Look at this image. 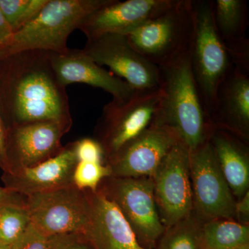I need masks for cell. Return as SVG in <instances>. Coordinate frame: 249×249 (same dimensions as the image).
<instances>
[{"mask_svg": "<svg viewBox=\"0 0 249 249\" xmlns=\"http://www.w3.org/2000/svg\"><path fill=\"white\" fill-rule=\"evenodd\" d=\"M0 111L6 128L43 121L71 127L66 88L55 76L49 52L27 51L0 59Z\"/></svg>", "mask_w": 249, "mask_h": 249, "instance_id": "obj_1", "label": "cell"}, {"mask_svg": "<svg viewBox=\"0 0 249 249\" xmlns=\"http://www.w3.org/2000/svg\"><path fill=\"white\" fill-rule=\"evenodd\" d=\"M190 51L159 67L160 99L155 124L173 131L191 153L208 142L213 127L195 82Z\"/></svg>", "mask_w": 249, "mask_h": 249, "instance_id": "obj_2", "label": "cell"}, {"mask_svg": "<svg viewBox=\"0 0 249 249\" xmlns=\"http://www.w3.org/2000/svg\"><path fill=\"white\" fill-rule=\"evenodd\" d=\"M111 0H48L25 27L13 34L0 49V59L27 51L61 53L68 49L70 34L86 16Z\"/></svg>", "mask_w": 249, "mask_h": 249, "instance_id": "obj_3", "label": "cell"}, {"mask_svg": "<svg viewBox=\"0 0 249 249\" xmlns=\"http://www.w3.org/2000/svg\"><path fill=\"white\" fill-rule=\"evenodd\" d=\"M195 27L193 0H173L166 9L126 37L142 57L161 67L191 50Z\"/></svg>", "mask_w": 249, "mask_h": 249, "instance_id": "obj_4", "label": "cell"}, {"mask_svg": "<svg viewBox=\"0 0 249 249\" xmlns=\"http://www.w3.org/2000/svg\"><path fill=\"white\" fill-rule=\"evenodd\" d=\"M193 6L196 27L190 61L201 102L209 119L218 88L234 63L214 26L213 0H193Z\"/></svg>", "mask_w": 249, "mask_h": 249, "instance_id": "obj_5", "label": "cell"}, {"mask_svg": "<svg viewBox=\"0 0 249 249\" xmlns=\"http://www.w3.org/2000/svg\"><path fill=\"white\" fill-rule=\"evenodd\" d=\"M160 92H136L128 101H112L103 107L95 128V140L107 161L123 147L155 124L160 109Z\"/></svg>", "mask_w": 249, "mask_h": 249, "instance_id": "obj_6", "label": "cell"}, {"mask_svg": "<svg viewBox=\"0 0 249 249\" xmlns=\"http://www.w3.org/2000/svg\"><path fill=\"white\" fill-rule=\"evenodd\" d=\"M98 190L120 210L142 248L155 249L165 228L157 211L152 178L110 176Z\"/></svg>", "mask_w": 249, "mask_h": 249, "instance_id": "obj_7", "label": "cell"}, {"mask_svg": "<svg viewBox=\"0 0 249 249\" xmlns=\"http://www.w3.org/2000/svg\"><path fill=\"white\" fill-rule=\"evenodd\" d=\"M25 209L33 226L49 237L84 232L89 220L88 193L73 185L27 196Z\"/></svg>", "mask_w": 249, "mask_h": 249, "instance_id": "obj_8", "label": "cell"}, {"mask_svg": "<svg viewBox=\"0 0 249 249\" xmlns=\"http://www.w3.org/2000/svg\"><path fill=\"white\" fill-rule=\"evenodd\" d=\"M152 178L157 211L165 229L193 212L190 152L182 142L174 145Z\"/></svg>", "mask_w": 249, "mask_h": 249, "instance_id": "obj_9", "label": "cell"}, {"mask_svg": "<svg viewBox=\"0 0 249 249\" xmlns=\"http://www.w3.org/2000/svg\"><path fill=\"white\" fill-rule=\"evenodd\" d=\"M193 212L203 222L235 219L236 201L208 141L190 153Z\"/></svg>", "mask_w": 249, "mask_h": 249, "instance_id": "obj_10", "label": "cell"}, {"mask_svg": "<svg viewBox=\"0 0 249 249\" xmlns=\"http://www.w3.org/2000/svg\"><path fill=\"white\" fill-rule=\"evenodd\" d=\"M100 66L106 65L115 76L137 92L157 91L160 67L142 57L129 44L126 36L106 34L88 40L83 49Z\"/></svg>", "mask_w": 249, "mask_h": 249, "instance_id": "obj_11", "label": "cell"}, {"mask_svg": "<svg viewBox=\"0 0 249 249\" xmlns=\"http://www.w3.org/2000/svg\"><path fill=\"white\" fill-rule=\"evenodd\" d=\"M70 129V126L55 121L8 127L6 156L10 173L39 164L56 155L63 148L62 137Z\"/></svg>", "mask_w": 249, "mask_h": 249, "instance_id": "obj_12", "label": "cell"}, {"mask_svg": "<svg viewBox=\"0 0 249 249\" xmlns=\"http://www.w3.org/2000/svg\"><path fill=\"white\" fill-rule=\"evenodd\" d=\"M178 142L173 131L154 124L108 160L111 176L152 178L165 156Z\"/></svg>", "mask_w": 249, "mask_h": 249, "instance_id": "obj_13", "label": "cell"}, {"mask_svg": "<svg viewBox=\"0 0 249 249\" xmlns=\"http://www.w3.org/2000/svg\"><path fill=\"white\" fill-rule=\"evenodd\" d=\"M173 0H111L83 19L78 29L88 40L106 34L126 36L160 14Z\"/></svg>", "mask_w": 249, "mask_h": 249, "instance_id": "obj_14", "label": "cell"}, {"mask_svg": "<svg viewBox=\"0 0 249 249\" xmlns=\"http://www.w3.org/2000/svg\"><path fill=\"white\" fill-rule=\"evenodd\" d=\"M49 59L60 84L83 83L110 93L114 101H128L135 94L125 81L103 69L83 52L69 48L61 53H49Z\"/></svg>", "mask_w": 249, "mask_h": 249, "instance_id": "obj_15", "label": "cell"}, {"mask_svg": "<svg viewBox=\"0 0 249 249\" xmlns=\"http://www.w3.org/2000/svg\"><path fill=\"white\" fill-rule=\"evenodd\" d=\"M89 215L83 232L92 249L142 248L125 218L113 201L99 190L86 191Z\"/></svg>", "mask_w": 249, "mask_h": 249, "instance_id": "obj_16", "label": "cell"}, {"mask_svg": "<svg viewBox=\"0 0 249 249\" xmlns=\"http://www.w3.org/2000/svg\"><path fill=\"white\" fill-rule=\"evenodd\" d=\"M209 120L213 127L248 142L249 71L232 66L218 88Z\"/></svg>", "mask_w": 249, "mask_h": 249, "instance_id": "obj_17", "label": "cell"}, {"mask_svg": "<svg viewBox=\"0 0 249 249\" xmlns=\"http://www.w3.org/2000/svg\"><path fill=\"white\" fill-rule=\"evenodd\" d=\"M77 162L74 145L71 142L56 155L39 164L4 173L5 187L27 196L71 186Z\"/></svg>", "mask_w": 249, "mask_h": 249, "instance_id": "obj_18", "label": "cell"}, {"mask_svg": "<svg viewBox=\"0 0 249 249\" xmlns=\"http://www.w3.org/2000/svg\"><path fill=\"white\" fill-rule=\"evenodd\" d=\"M214 26L234 65L249 71L248 3L246 0H213Z\"/></svg>", "mask_w": 249, "mask_h": 249, "instance_id": "obj_19", "label": "cell"}, {"mask_svg": "<svg viewBox=\"0 0 249 249\" xmlns=\"http://www.w3.org/2000/svg\"><path fill=\"white\" fill-rule=\"evenodd\" d=\"M209 142L232 195L240 199L249 191V160L247 142L228 131L214 127L210 134Z\"/></svg>", "mask_w": 249, "mask_h": 249, "instance_id": "obj_20", "label": "cell"}, {"mask_svg": "<svg viewBox=\"0 0 249 249\" xmlns=\"http://www.w3.org/2000/svg\"><path fill=\"white\" fill-rule=\"evenodd\" d=\"M249 245V225L219 219L203 224L202 249H239Z\"/></svg>", "mask_w": 249, "mask_h": 249, "instance_id": "obj_21", "label": "cell"}, {"mask_svg": "<svg viewBox=\"0 0 249 249\" xmlns=\"http://www.w3.org/2000/svg\"><path fill=\"white\" fill-rule=\"evenodd\" d=\"M204 222L194 212L165 229L154 249H202Z\"/></svg>", "mask_w": 249, "mask_h": 249, "instance_id": "obj_22", "label": "cell"}, {"mask_svg": "<svg viewBox=\"0 0 249 249\" xmlns=\"http://www.w3.org/2000/svg\"><path fill=\"white\" fill-rule=\"evenodd\" d=\"M47 1L48 0H0V11L14 34L31 22Z\"/></svg>", "mask_w": 249, "mask_h": 249, "instance_id": "obj_23", "label": "cell"}, {"mask_svg": "<svg viewBox=\"0 0 249 249\" xmlns=\"http://www.w3.org/2000/svg\"><path fill=\"white\" fill-rule=\"evenodd\" d=\"M31 224L27 209L19 206L0 208V242L11 246Z\"/></svg>", "mask_w": 249, "mask_h": 249, "instance_id": "obj_24", "label": "cell"}, {"mask_svg": "<svg viewBox=\"0 0 249 249\" xmlns=\"http://www.w3.org/2000/svg\"><path fill=\"white\" fill-rule=\"evenodd\" d=\"M111 176L110 167L99 162H77L72 183L80 191H96L105 178Z\"/></svg>", "mask_w": 249, "mask_h": 249, "instance_id": "obj_25", "label": "cell"}, {"mask_svg": "<svg viewBox=\"0 0 249 249\" xmlns=\"http://www.w3.org/2000/svg\"><path fill=\"white\" fill-rule=\"evenodd\" d=\"M52 236L49 237L39 231L33 224L11 246V249H49Z\"/></svg>", "mask_w": 249, "mask_h": 249, "instance_id": "obj_26", "label": "cell"}, {"mask_svg": "<svg viewBox=\"0 0 249 249\" xmlns=\"http://www.w3.org/2000/svg\"><path fill=\"white\" fill-rule=\"evenodd\" d=\"M78 161L104 163V151L101 144L94 139L84 138L73 142Z\"/></svg>", "mask_w": 249, "mask_h": 249, "instance_id": "obj_27", "label": "cell"}, {"mask_svg": "<svg viewBox=\"0 0 249 249\" xmlns=\"http://www.w3.org/2000/svg\"><path fill=\"white\" fill-rule=\"evenodd\" d=\"M49 249H92L83 232L52 236Z\"/></svg>", "mask_w": 249, "mask_h": 249, "instance_id": "obj_28", "label": "cell"}, {"mask_svg": "<svg viewBox=\"0 0 249 249\" xmlns=\"http://www.w3.org/2000/svg\"><path fill=\"white\" fill-rule=\"evenodd\" d=\"M27 196L6 187L0 186V208L14 206L25 208Z\"/></svg>", "mask_w": 249, "mask_h": 249, "instance_id": "obj_29", "label": "cell"}, {"mask_svg": "<svg viewBox=\"0 0 249 249\" xmlns=\"http://www.w3.org/2000/svg\"><path fill=\"white\" fill-rule=\"evenodd\" d=\"M6 137L7 128L0 111V168L4 173H10V167L6 156Z\"/></svg>", "mask_w": 249, "mask_h": 249, "instance_id": "obj_30", "label": "cell"}, {"mask_svg": "<svg viewBox=\"0 0 249 249\" xmlns=\"http://www.w3.org/2000/svg\"><path fill=\"white\" fill-rule=\"evenodd\" d=\"M237 222L249 225V191L244 195L238 201L236 202L235 207V218Z\"/></svg>", "mask_w": 249, "mask_h": 249, "instance_id": "obj_31", "label": "cell"}, {"mask_svg": "<svg viewBox=\"0 0 249 249\" xmlns=\"http://www.w3.org/2000/svg\"><path fill=\"white\" fill-rule=\"evenodd\" d=\"M12 35V31L0 11V49L8 43Z\"/></svg>", "mask_w": 249, "mask_h": 249, "instance_id": "obj_32", "label": "cell"}, {"mask_svg": "<svg viewBox=\"0 0 249 249\" xmlns=\"http://www.w3.org/2000/svg\"><path fill=\"white\" fill-rule=\"evenodd\" d=\"M0 249H11V246L5 245V244L0 242Z\"/></svg>", "mask_w": 249, "mask_h": 249, "instance_id": "obj_33", "label": "cell"}, {"mask_svg": "<svg viewBox=\"0 0 249 249\" xmlns=\"http://www.w3.org/2000/svg\"><path fill=\"white\" fill-rule=\"evenodd\" d=\"M239 249H249V245L245 246V247H242V248Z\"/></svg>", "mask_w": 249, "mask_h": 249, "instance_id": "obj_34", "label": "cell"}]
</instances>
